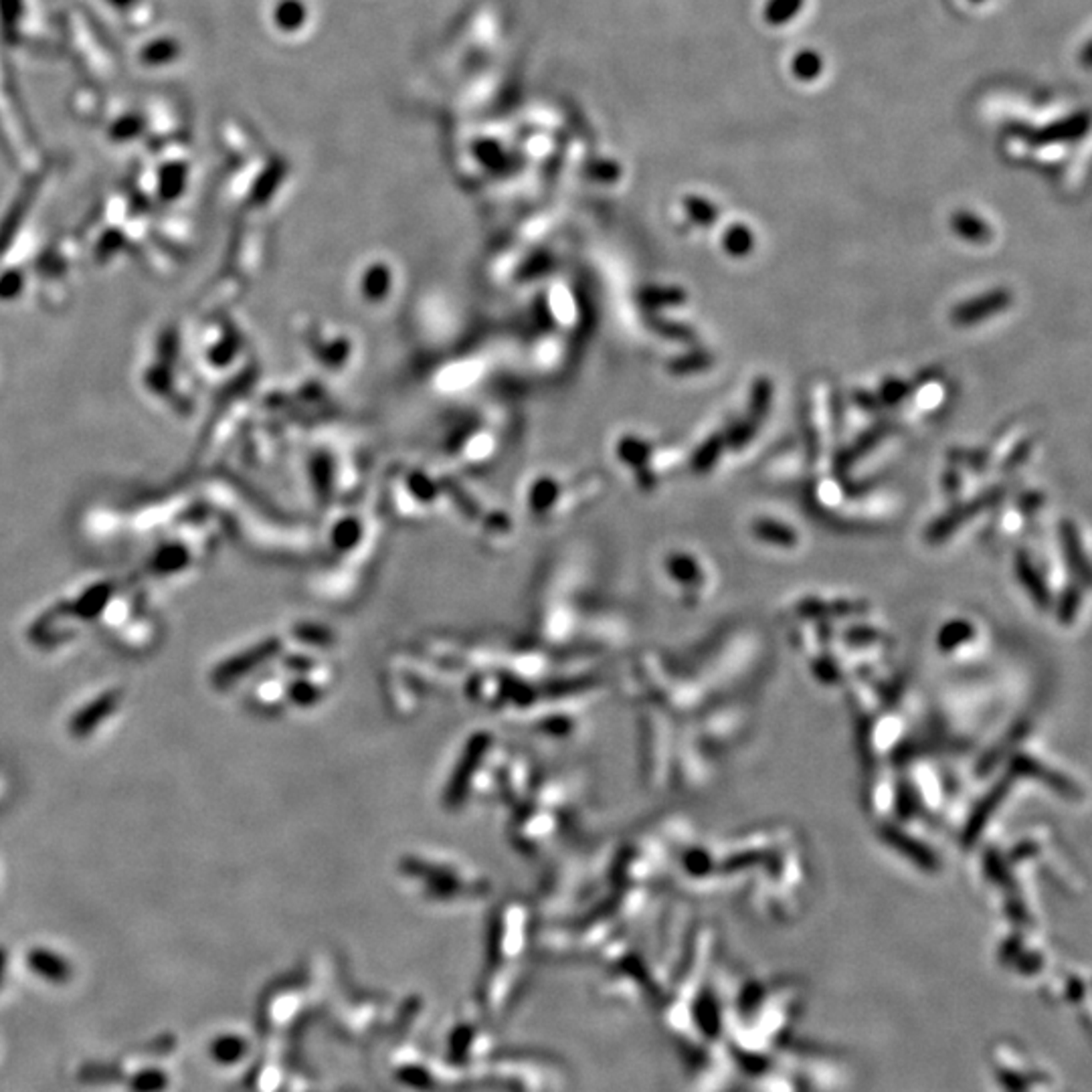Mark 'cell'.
I'll use <instances>...</instances> for the list:
<instances>
[{
    "label": "cell",
    "instance_id": "9",
    "mask_svg": "<svg viewBox=\"0 0 1092 1092\" xmlns=\"http://www.w3.org/2000/svg\"><path fill=\"white\" fill-rule=\"evenodd\" d=\"M910 391L913 389H910L907 381L897 379V376H890V379L884 381L882 387H880L878 397L880 401H882V405H898L900 401H904V398L910 395Z\"/></svg>",
    "mask_w": 1092,
    "mask_h": 1092
},
{
    "label": "cell",
    "instance_id": "8",
    "mask_svg": "<svg viewBox=\"0 0 1092 1092\" xmlns=\"http://www.w3.org/2000/svg\"><path fill=\"white\" fill-rule=\"evenodd\" d=\"M757 427L759 425H755L753 421H749V419L744 417L738 423H734V425L728 427V431L724 433V443H727L731 449H743L744 445L755 437Z\"/></svg>",
    "mask_w": 1092,
    "mask_h": 1092
},
{
    "label": "cell",
    "instance_id": "4",
    "mask_svg": "<svg viewBox=\"0 0 1092 1092\" xmlns=\"http://www.w3.org/2000/svg\"><path fill=\"white\" fill-rule=\"evenodd\" d=\"M773 392H775L773 382L765 379V376H759V379L753 382V387H750L747 419L749 421H753L755 425H760V421H763L765 415L769 413L771 403H773Z\"/></svg>",
    "mask_w": 1092,
    "mask_h": 1092
},
{
    "label": "cell",
    "instance_id": "12",
    "mask_svg": "<svg viewBox=\"0 0 1092 1092\" xmlns=\"http://www.w3.org/2000/svg\"><path fill=\"white\" fill-rule=\"evenodd\" d=\"M957 484H959V475H957L955 472H947L945 474V491H949V494H955V491L959 490V486H957Z\"/></svg>",
    "mask_w": 1092,
    "mask_h": 1092
},
{
    "label": "cell",
    "instance_id": "10",
    "mask_svg": "<svg viewBox=\"0 0 1092 1092\" xmlns=\"http://www.w3.org/2000/svg\"><path fill=\"white\" fill-rule=\"evenodd\" d=\"M724 445H727V443H724L722 433H721V436H712L711 442H708L706 445H702L700 452H698V455H696L698 472H711L712 465L716 464L718 458L722 455Z\"/></svg>",
    "mask_w": 1092,
    "mask_h": 1092
},
{
    "label": "cell",
    "instance_id": "6",
    "mask_svg": "<svg viewBox=\"0 0 1092 1092\" xmlns=\"http://www.w3.org/2000/svg\"><path fill=\"white\" fill-rule=\"evenodd\" d=\"M755 247V235L744 225H733L724 233V250L733 257L749 255Z\"/></svg>",
    "mask_w": 1092,
    "mask_h": 1092
},
{
    "label": "cell",
    "instance_id": "1",
    "mask_svg": "<svg viewBox=\"0 0 1092 1092\" xmlns=\"http://www.w3.org/2000/svg\"><path fill=\"white\" fill-rule=\"evenodd\" d=\"M1001 494H1003V490H1000V488L987 490V491H983L981 496H977V498H973L969 502H961V504H955L953 508H951L949 512H945L943 516H939V520H935L933 524L929 526V530H926V538H929V541H933V542H939V541H943V538L951 536V532H953L955 528H959L963 522H967L969 519H973V516L980 514V512H983V510L993 508V506H996L997 502H1000Z\"/></svg>",
    "mask_w": 1092,
    "mask_h": 1092
},
{
    "label": "cell",
    "instance_id": "5",
    "mask_svg": "<svg viewBox=\"0 0 1092 1092\" xmlns=\"http://www.w3.org/2000/svg\"><path fill=\"white\" fill-rule=\"evenodd\" d=\"M953 231L963 237V239L971 243H985L991 237V229L987 227V222L969 213H959L953 217Z\"/></svg>",
    "mask_w": 1092,
    "mask_h": 1092
},
{
    "label": "cell",
    "instance_id": "3",
    "mask_svg": "<svg viewBox=\"0 0 1092 1092\" xmlns=\"http://www.w3.org/2000/svg\"><path fill=\"white\" fill-rule=\"evenodd\" d=\"M753 535L759 538V541L771 542V545L777 546H793L797 545V532L793 526L785 524V522L779 520H771V519H759L753 524Z\"/></svg>",
    "mask_w": 1092,
    "mask_h": 1092
},
{
    "label": "cell",
    "instance_id": "7",
    "mask_svg": "<svg viewBox=\"0 0 1092 1092\" xmlns=\"http://www.w3.org/2000/svg\"><path fill=\"white\" fill-rule=\"evenodd\" d=\"M1060 535H1062L1066 557H1068L1070 565H1074V568H1078V571H1083L1086 574L1089 568H1086V557L1083 555V546H1080L1078 528H1076L1073 522L1066 520L1062 524V530H1060Z\"/></svg>",
    "mask_w": 1092,
    "mask_h": 1092
},
{
    "label": "cell",
    "instance_id": "2",
    "mask_svg": "<svg viewBox=\"0 0 1092 1092\" xmlns=\"http://www.w3.org/2000/svg\"><path fill=\"white\" fill-rule=\"evenodd\" d=\"M1013 302V296L1009 294V289L1006 288H997V289H990L987 294H981V296L967 299V302L957 304L953 312H951V320L957 326H975L977 322H983V320L991 318V316H997L1001 312H1006L1009 308V304Z\"/></svg>",
    "mask_w": 1092,
    "mask_h": 1092
},
{
    "label": "cell",
    "instance_id": "11",
    "mask_svg": "<svg viewBox=\"0 0 1092 1092\" xmlns=\"http://www.w3.org/2000/svg\"><path fill=\"white\" fill-rule=\"evenodd\" d=\"M853 401H856V405L860 407L862 411H866V413H876V411H880V409L884 407L882 401H880V397L874 395V392L856 391V392H853Z\"/></svg>",
    "mask_w": 1092,
    "mask_h": 1092
}]
</instances>
